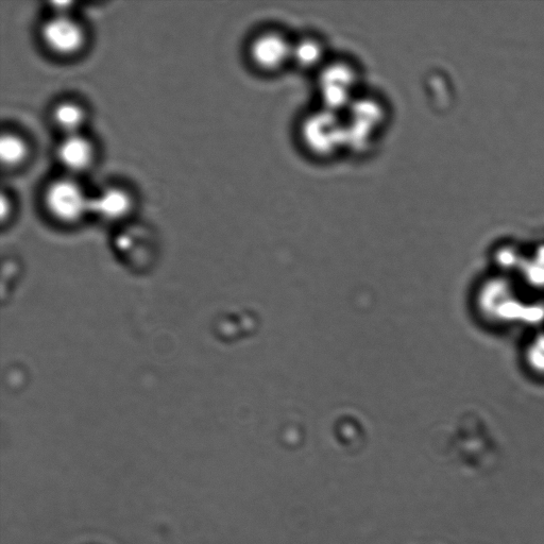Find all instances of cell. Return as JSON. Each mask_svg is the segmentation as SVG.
Returning <instances> with one entry per match:
<instances>
[{"mask_svg": "<svg viewBox=\"0 0 544 544\" xmlns=\"http://www.w3.org/2000/svg\"><path fill=\"white\" fill-rule=\"evenodd\" d=\"M512 282L498 275L483 282L474 295V308L488 325L504 327L521 321L525 308Z\"/></svg>", "mask_w": 544, "mask_h": 544, "instance_id": "cell-1", "label": "cell"}, {"mask_svg": "<svg viewBox=\"0 0 544 544\" xmlns=\"http://www.w3.org/2000/svg\"><path fill=\"white\" fill-rule=\"evenodd\" d=\"M359 72L347 60L327 62L319 71V94L325 109L337 113L349 107L359 84Z\"/></svg>", "mask_w": 544, "mask_h": 544, "instance_id": "cell-2", "label": "cell"}, {"mask_svg": "<svg viewBox=\"0 0 544 544\" xmlns=\"http://www.w3.org/2000/svg\"><path fill=\"white\" fill-rule=\"evenodd\" d=\"M301 139L314 155L332 156L346 144L345 123L337 119L335 112L321 110L303 119Z\"/></svg>", "mask_w": 544, "mask_h": 544, "instance_id": "cell-3", "label": "cell"}, {"mask_svg": "<svg viewBox=\"0 0 544 544\" xmlns=\"http://www.w3.org/2000/svg\"><path fill=\"white\" fill-rule=\"evenodd\" d=\"M294 40L277 28H267L254 36L249 44L248 56L257 70L272 74L292 63Z\"/></svg>", "mask_w": 544, "mask_h": 544, "instance_id": "cell-4", "label": "cell"}, {"mask_svg": "<svg viewBox=\"0 0 544 544\" xmlns=\"http://www.w3.org/2000/svg\"><path fill=\"white\" fill-rule=\"evenodd\" d=\"M90 198L76 181L60 179L48 186L45 202L58 219L76 221L90 213Z\"/></svg>", "mask_w": 544, "mask_h": 544, "instance_id": "cell-5", "label": "cell"}, {"mask_svg": "<svg viewBox=\"0 0 544 544\" xmlns=\"http://www.w3.org/2000/svg\"><path fill=\"white\" fill-rule=\"evenodd\" d=\"M45 45L62 56L73 55L84 44L82 27L68 14H56L42 28Z\"/></svg>", "mask_w": 544, "mask_h": 544, "instance_id": "cell-6", "label": "cell"}, {"mask_svg": "<svg viewBox=\"0 0 544 544\" xmlns=\"http://www.w3.org/2000/svg\"><path fill=\"white\" fill-rule=\"evenodd\" d=\"M57 156L63 167L71 173H81L93 161V147L80 133L66 135L58 147Z\"/></svg>", "mask_w": 544, "mask_h": 544, "instance_id": "cell-7", "label": "cell"}, {"mask_svg": "<svg viewBox=\"0 0 544 544\" xmlns=\"http://www.w3.org/2000/svg\"><path fill=\"white\" fill-rule=\"evenodd\" d=\"M326 42L317 34L305 33L294 40L292 63L305 71H320L327 62Z\"/></svg>", "mask_w": 544, "mask_h": 544, "instance_id": "cell-8", "label": "cell"}, {"mask_svg": "<svg viewBox=\"0 0 544 544\" xmlns=\"http://www.w3.org/2000/svg\"><path fill=\"white\" fill-rule=\"evenodd\" d=\"M131 198L119 189H107L90 198V213L108 220L124 217L131 208Z\"/></svg>", "mask_w": 544, "mask_h": 544, "instance_id": "cell-9", "label": "cell"}, {"mask_svg": "<svg viewBox=\"0 0 544 544\" xmlns=\"http://www.w3.org/2000/svg\"><path fill=\"white\" fill-rule=\"evenodd\" d=\"M523 362L533 376L544 379V331H537L527 340L523 349Z\"/></svg>", "mask_w": 544, "mask_h": 544, "instance_id": "cell-10", "label": "cell"}, {"mask_svg": "<svg viewBox=\"0 0 544 544\" xmlns=\"http://www.w3.org/2000/svg\"><path fill=\"white\" fill-rule=\"evenodd\" d=\"M55 122L66 135L80 133L85 121V113L81 107L73 102H63L54 111Z\"/></svg>", "mask_w": 544, "mask_h": 544, "instance_id": "cell-11", "label": "cell"}, {"mask_svg": "<svg viewBox=\"0 0 544 544\" xmlns=\"http://www.w3.org/2000/svg\"><path fill=\"white\" fill-rule=\"evenodd\" d=\"M492 258L499 275L503 276H507L509 272H520L526 260L523 252L513 245L499 246L493 251Z\"/></svg>", "mask_w": 544, "mask_h": 544, "instance_id": "cell-12", "label": "cell"}, {"mask_svg": "<svg viewBox=\"0 0 544 544\" xmlns=\"http://www.w3.org/2000/svg\"><path fill=\"white\" fill-rule=\"evenodd\" d=\"M27 149L24 141L14 134H5L0 140V160L4 165L15 166L26 157Z\"/></svg>", "mask_w": 544, "mask_h": 544, "instance_id": "cell-13", "label": "cell"}]
</instances>
